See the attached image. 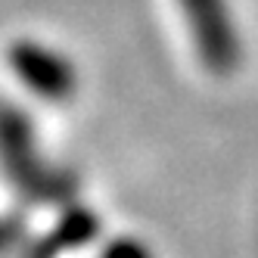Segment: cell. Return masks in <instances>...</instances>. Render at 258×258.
<instances>
[{"label":"cell","instance_id":"1","mask_svg":"<svg viewBox=\"0 0 258 258\" xmlns=\"http://www.w3.org/2000/svg\"><path fill=\"white\" fill-rule=\"evenodd\" d=\"M180 7L187 13V25L193 31V44L202 62L218 75L230 72L239 59V44L227 0H180Z\"/></svg>","mask_w":258,"mask_h":258},{"label":"cell","instance_id":"2","mask_svg":"<svg viewBox=\"0 0 258 258\" xmlns=\"http://www.w3.org/2000/svg\"><path fill=\"white\" fill-rule=\"evenodd\" d=\"M10 66L13 72L19 75L22 84H28L38 97L44 100H62L72 94V87H75V72L72 66L56 56L53 50L47 47H38V44H16L10 50Z\"/></svg>","mask_w":258,"mask_h":258},{"label":"cell","instance_id":"3","mask_svg":"<svg viewBox=\"0 0 258 258\" xmlns=\"http://www.w3.org/2000/svg\"><path fill=\"white\" fill-rule=\"evenodd\" d=\"M109 258H143V252L137 246H118V249L109 252Z\"/></svg>","mask_w":258,"mask_h":258}]
</instances>
